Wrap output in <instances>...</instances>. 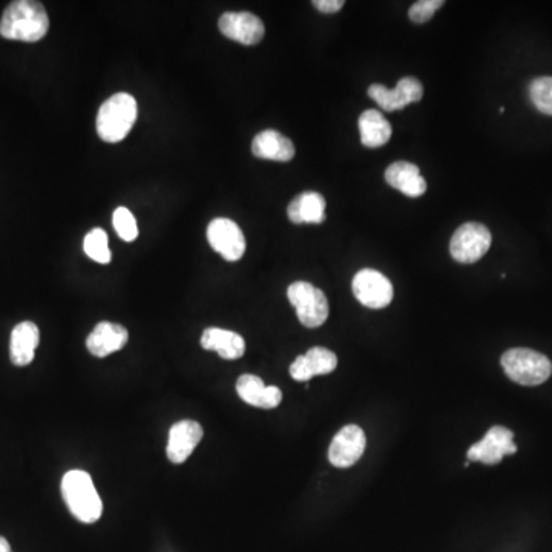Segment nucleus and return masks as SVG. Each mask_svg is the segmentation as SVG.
<instances>
[{
  "label": "nucleus",
  "mask_w": 552,
  "mask_h": 552,
  "mask_svg": "<svg viewBox=\"0 0 552 552\" xmlns=\"http://www.w3.org/2000/svg\"><path fill=\"white\" fill-rule=\"evenodd\" d=\"M218 28L227 39L249 46L260 43L266 33L263 20L246 11L223 14L218 20Z\"/></svg>",
  "instance_id": "12"
},
{
  "label": "nucleus",
  "mask_w": 552,
  "mask_h": 552,
  "mask_svg": "<svg viewBox=\"0 0 552 552\" xmlns=\"http://www.w3.org/2000/svg\"><path fill=\"white\" fill-rule=\"evenodd\" d=\"M444 0H419L408 11L411 22L425 23L433 19L434 13L444 7Z\"/></svg>",
  "instance_id": "26"
},
{
  "label": "nucleus",
  "mask_w": 552,
  "mask_h": 552,
  "mask_svg": "<svg viewBox=\"0 0 552 552\" xmlns=\"http://www.w3.org/2000/svg\"><path fill=\"white\" fill-rule=\"evenodd\" d=\"M367 439L364 430L358 425H345L333 437L329 448V460L336 468H349L355 465L365 451Z\"/></svg>",
  "instance_id": "11"
},
{
  "label": "nucleus",
  "mask_w": 552,
  "mask_h": 552,
  "mask_svg": "<svg viewBox=\"0 0 552 552\" xmlns=\"http://www.w3.org/2000/svg\"><path fill=\"white\" fill-rule=\"evenodd\" d=\"M491 243L493 237L487 226L480 223L462 224L451 238V257L460 264L477 263L490 250Z\"/></svg>",
  "instance_id": "6"
},
{
  "label": "nucleus",
  "mask_w": 552,
  "mask_h": 552,
  "mask_svg": "<svg viewBox=\"0 0 552 552\" xmlns=\"http://www.w3.org/2000/svg\"><path fill=\"white\" fill-rule=\"evenodd\" d=\"M313 5H315L316 10L321 11V13L333 14L342 10L345 2L344 0H315Z\"/></svg>",
  "instance_id": "27"
},
{
  "label": "nucleus",
  "mask_w": 552,
  "mask_h": 552,
  "mask_svg": "<svg viewBox=\"0 0 552 552\" xmlns=\"http://www.w3.org/2000/svg\"><path fill=\"white\" fill-rule=\"evenodd\" d=\"M207 241L215 252L230 263L241 260L246 252L243 230L229 218H215L207 227Z\"/></svg>",
  "instance_id": "8"
},
{
  "label": "nucleus",
  "mask_w": 552,
  "mask_h": 552,
  "mask_svg": "<svg viewBox=\"0 0 552 552\" xmlns=\"http://www.w3.org/2000/svg\"><path fill=\"white\" fill-rule=\"evenodd\" d=\"M62 496L69 511L79 522L94 523L102 517V499L86 471H68L63 476Z\"/></svg>",
  "instance_id": "2"
},
{
  "label": "nucleus",
  "mask_w": 552,
  "mask_h": 552,
  "mask_svg": "<svg viewBox=\"0 0 552 552\" xmlns=\"http://www.w3.org/2000/svg\"><path fill=\"white\" fill-rule=\"evenodd\" d=\"M201 347L204 350H214L218 355L227 361L240 359L246 352V342L243 336L230 330L218 329V327H209L204 330L201 336Z\"/></svg>",
  "instance_id": "20"
},
{
  "label": "nucleus",
  "mask_w": 552,
  "mask_h": 552,
  "mask_svg": "<svg viewBox=\"0 0 552 552\" xmlns=\"http://www.w3.org/2000/svg\"><path fill=\"white\" fill-rule=\"evenodd\" d=\"M326 198L318 192L307 191L293 198L287 215L295 224H321L326 221Z\"/></svg>",
  "instance_id": "21"
},
{
  "label": "nucleus",
  "mask_w": 552,
  "mask_h": 552,
  "mask_svg": "<svg viewBox=\"0 0 552 552\" xmlns=\"http://www.w3.org/2000/svg\"><path fill=\"white\" fill-rule=\"evenodd\" d=\"M112 224H114L115 232L122 240L134 241L138 237L137 220H135L132 212L128 207H117L112 215Z\"/></svg>",
  "instance_id": "25"
},
{
  "label": "nucleus",
  "mask_w": 552,
  "mask_h": 552,
  "mask_svg": "<svg viewBox=\"0 0 552 552\" xmlns=\"http://www.w3.org/2000/svg\"><path fill=\"white\" fill-rule=\"evenodd\" d=\"M353 295L368 309H384L393 301L395 290L387 276L378 270L362 269L353 278Z\"/></svg>",
  "instance_id": "7"
},
{
  "label": "nucleus",
  "mask_w": 552,
  "mask_h": 552,
  "mask_svg": "<svg viewBox=\"0 0 552 552\" xmlns=\"http://www.w3.org/2000/svg\"><path fill=\"white\" fill-rule=\"evenodd\" d=\"M529 99L542 114L552 117V77H539L529 85Z\"/></svg>",
  "instance_id": "24"
},
{
  "label": "nucleus",
  "mask_w": 552,
  "mask_h": 552,
  "mask_svg": "<svg viewBox=\"0 0 552 552\" xmlns=\"http://www.w3.org/2000/svg\"><path fill=\"white\" fill-rule=\"evenodd\" d=\"M137 122V102L128 92L109 97L97 114V134L106 143H119L128 137Z\"/></svg>",
  "instance_id": "3"
},
{
  "label": "nucleus",
  "mask_w": 552,
  "mask_h": 552,
  "mask_svg": "<svg viewBox=\"0 0 552 552\" xmlns=\"http://www.w3.org/2000/svg\"><path fill=\"white\" fill-rule=\"evenodd\" d=\"M290 304L296 309L304 327L316 329L329 318V301L326 293L306 281H296L287 289Z\"/></svg>",
  "instance_id": "5"
},
{
  "label": "nucleus",
  "mask_w": 552,
  "mask_h": 552,
  "mask_svg": "<svg viewBox=\"0 0 552 552\" xmlns=\"http://www.w3.org/2000/svg\"><path fill=\"white\" fill-rule=\"evenodd\" d=\"M0 552H11L10 543L4 537H0Z\"/></svg>",
  "instance_id": "28"
},
{
  "label": "nucleus",
  "mask_w": 552,
  "mask_h": 552,
  "mask_svg": "<svg viewBox=\"0 0 552 552\" xmlns=\"http://www.w3.org/2000/svg\"><path fill=\"white\" fill-rule=\"evenodd\" d=\"M237 393L246 404L253 407L272 410L283 401V393L275 385H264L263 379L253 375L240 376L237 382Z\"/></svg>",
  "instance_id": "15"
},
{
  "label": "nucleus",
  "mask_w": 552,
  "mask_h": 552,
  "mask_svg": "<svg viewBox=\"0 0 552 552\" xmlns=\"http://www.w3.org/2000/svg\"><path fill=\"white\" fill-rule=\"evenodd\" d=\"M368 97L375 100L384 111H399L410 103L421 102L424 86L414 77H404L399 80L395 89H387L381 83H375L368 88Z\"/></svg>",
  "instance_id": "9"
},
{
  "label": "nucleus",
  "mask_w": 552,
  "mask_h": 552,
  "mask_svg": "<svg viewBox=\"0 0 552 552\" xmlns=\"http://www.w3.org/2000/svg\"><path fill=\"white\" fill-rule=\"evenodd\" d=\"M385 181L391 188L398 189L410 198H418L427 191V181L421 177L418 166L408 161H398L388 166Z\"/></svg>",
  "instance_id": "17"
},
{
  "label": "nucleus",
  "mask_w": 552,
  "mask_h": 552,
  "mask_svg": "<svg viewBox=\"0 0 552 552\" xmlns=\"http://www.w3.org/2000/svg\"><path fill=\"white\" fill-rule=\"evenodd\" d=\"M128 339L129 333L125 327L112 322H100L86 339V347L91 355L105 358L111 353L122 350Z\"/></svg>",
  "instance_id": "16"
},
{
  "label": "nucleus",
  "mask_w": 552,
  "mask_h": 552,
  "mask_svg": "<svg viewBox=\"0 0 552 552\" xmlns=\"http://www.w3.org/2000/svg\"><path fill=\"white\" fill-rule=\"evenodd\" d=\"M48 28V13L36 0L11 2L0 20V36L20 42H39L48 33Z\"/></svg>",
  "instance_id": "1"
},
{
  "label": "nucleus",
  "mask_w": 552,
  "mask_h": 552,
  "mask_svg": "<svg viewBox=\"0 0 552 552\" xmlns=\"http://www.w3.org/2000/svg\"><path fill=\"white\" fill-rule=\"evenodd\" d=\"M502 367L511 381L525 387L543 384L552 375L551 361L531 349H511L503 353Z\"/></svg>",
  "instance_id": "4"
},
{
  "label": "nucleus",
  "mask_w": 552,
  "mask_h": 552,
  "mask_svg": "<svg viewBox=\"0 0 552 552\" xmlns=\"http://www.w3.org/2000/svg\"><path fill=\"white\" fill-rule=\"evenodd\" d=\"M40 341L39 327L34 322H20L14 327L10 339L11 362L17 367L31 364Z\"/></svg>",
  "instance_id": "18"
},
{
  "label": "nucleus",
  "mask_w": 552,
  "mask_h": 552,
  "mask_svg": "<svg viewBox=\"0 0 552 552\" xmlns=\"http://www.w3.org/2000/svg\"><path fill=\"white\" fill-rule=\"evenodd\" d=\"M252 152L257 158L272 161L292 160L295 157V146L292 140L275 129H266L253 138Z\"/></svg>",
  "instance_id": "19"
},
{
  "label": "nucleus",
  "mask_w": 552,
  "mask_h": 552,
  "mask_svg": "<svg viewBox=\"0 0 552 552\" xmlns=\"http://www.w3.org/2000/svg\"><path fill=\"white\" fill-rule=\"evenodd\" d=\"M83 250L96 263L108 264L112 260L111 250L108 247V235L100 227L92 229L86 235L85 240H83Z\"/></svg>",
  "instance_id": "23"
},
{
  "label": "nucleus",
  "mask_w": 552,
  "mask_h": 552,
  "mask_svg": "<svg viewBox=\"0 0 552 552\" xmlns=\"http://www.w3.org/2000/svg\"><path fill=\"white\" fill-rule=\"evenodd\" d=\"M513 439V431L496 425L488 430L482 441L477 442L468 450V459L482 462L485 465L499 464L503 457L516 453L517 447Z\"/></svg>",
  "instance_id": "10"
},
{
  "label": "nucleus",
  "mask_w": 552,
  "mask_h": 552,
  "mask_svg": "<svg viewBox=\"0 0 552 552\" xmlns=\"http://www.w3.org/2000/svg\"><path fill=\"white\" fill-rule=\"evenodd\" d=\"M203 439V427L195 421H180L169 430L168 459L172 464H183L194 453Z\"/></svg>",
  "instance_id": "13"
},
{
  "label": "nucleus",
  "mask_w": 552,
  "mask_h": 552,
  "mask_svg": "<svg viewBox=\"0 0 552 552\" xmlns=\"http://www.w3.org/2000/svg\"><path fill=\"white\" fill-rule=\"evenodd\" d=\"M338 365L335 353L324 347H313L306 355L298 356L290 365V375L295 381L307 382L313 376L329 375Z\"/></svg>",
  "instance_id": "14"
},
{
  "label": "nucleus",
  "mask_w": 552,
  "mask_h": 552,
  "mask_svg": "<svg viewBox=\"0 0 552 552\" xmlns=\"http://www.w3.org/2000/svg\"><path fill=\"white\" fill-rule=\"evenodd\" d=\"M359 132L362 145L367 148H381L387 145L393 134L390 122L376 109H368L359 117Z\"/></svg>",
  "instance_id": "22"
}]
</instances>
